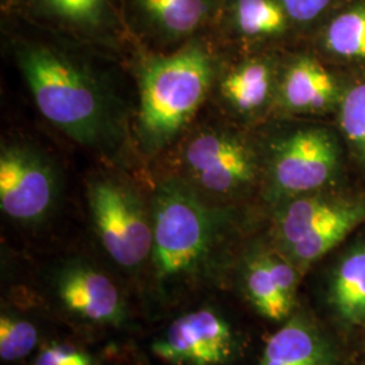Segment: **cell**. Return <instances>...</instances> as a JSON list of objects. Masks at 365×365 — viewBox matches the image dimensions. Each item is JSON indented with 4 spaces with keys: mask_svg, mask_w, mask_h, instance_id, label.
<instances>
[{
    "mask_svg": "<svg viewBox=\"0 0 365 365\" xmlns=\"http://www.w3.org/2000/svg\"><path fill=\"white\" fill-rule=\"evenodd\" d=\"M153 249L141 297L155 317L180 312L233 272V210L212 205L176 175L150 191Z\"/></svg>",
    "mask_w": 365,
    "mask_h": 365,
    "instance_id": "obj_1",
    "label": "cell"
},
{
    "mask_svg": "<svg viewBox=\"0 0 365 365\" xmlns=\"http://www.w3.org/2000/svg\"><path fill=\"white\" fill-rule=\"evenodd\" d=\"M14 56L42 117L80 146L117 153L126 137L125 115L98 69L78 54L42 42H19Z\"/></svg>",
    "mask_w": 365,
    "mask_h": 365,
    "instance_id": "obj_2",
    "label": "cell"
},
{
    "mask_svg": "<svg viewBox=\"0 0 365 365\" xmlns=\"http://www.w3.org/2000/svg\"><path fill=\"white\" fill-rule=\"evenodd\" d=\"M220 61L205 42L145 57L138 68L134 133L140 149L156 156L179 143L214 92Z\"/></svg>",
    "mask_w": 365,
    "mask_h": 365,
    "instance_id": "obj_3",
    "label": "cell"
},
{
    "mask_svg": "<svg viewBox=\"0 0 365 365\" xmlns=\"http://www.w3.org/2000/svg\"><path fill=\"white\" fill-rule=\"evenodd\" d=\"M33 289L45 315L80 339L126 331L134 322L130 287L115 271L84 255L54 261Z\"/></svg>",
    "mask_w": 365,
    "mask_h": 365,
    "instance_id": "obj_4",
    "label": "cell"
},
{
    "mask_svg": "<svg viewBox=\"0 0 365 365\" xmlns=\"http://www.w3.org/2000/svg\"><path fill=\"white\" fill-rule=\"evenodd\" d=\"M86 199L93 235L106 259L141 295L153 249L150 196L114 173H96L87 180Z\"/></svg>",
    "mask_w": 365,
    "mask_h": 365,
    "instance_id": "obj_5",
    "label": "cell"
},
{
    "mask_svg": "<svg viewBox=\"0 0 365 365\" xmlns=\"http://www.w3.org/2000/svg\"><path fill=\"white\" fill-rule=\"evenodd\" d=\"M173 173L212 205L230 206L255 184L257 157L237 131L218 123H202L187 131L178 148Z\"/></svg>",
    "mask_w": 365,
    "mask_h": 365,
    "instance_id": "obj_6",
    "label": "cell"
},
{
    "mask_svg": "<svg viewBox=\"0 0 365 365\" xmlns=\"http://www.w3.org/2000/svg\"><path fill=\"white\" fill-rule=\"evenodd\" d=\"M60 194V170L52 157L24 140L1 143L0 209L9 221L37 230L51 221Z\"/></svg>",
    "mask_w": 365,
    "mask_h": 365,
    "instance_id": "obj_7",
    "label": "cell"
},
{
    "mask_svg": "<svg viewBox=\"0 0 365 365\" xmlns=\"http://www.w3.org/2000/svg\"><path fill=\"white\" fill-rule=\"evenodd\" d=\"M241 336L220 306L194 303L176 314L149 344V352L165 365H235Z\"/></svg>",
    "mask_w": 365,
    "mask_h": 365,
    "instance_id": "obj_8",
    "label": "cell"
},
{
    "mask_svg": "<svg viewBox=\"0 0 365 365\" xmlns=\"http://www.w3.org/2000/svg\"><path fill=\"white\" fill-rule=\"evenodd\" d=\"M339 149L324 129H299L274 141L265 196L274 207L289 199L314 194L331 182Z\"/></svg>",
    "mask_w": 365,
    "mask_h": 365,
    "instance_id": "obj_9",
    "label": "cell"
},
{
    "mask_svg": "<svg viewBox=\"0 0 365 365\" xmlns=\"http://www.w3.org/2000/svg\"><path fill=\"white\" fill-rule=\"evenodd\" d=\"M232 274L244 299L262 318L284 322L295 313L302 271L274 242L249 245L237 256Z\"/></svg>",
    "mask_w": 365,
    "mask_h": 365,
    "instance_id": "obj_10",
    "label": "cell"
},
{
    "mask_svg": "<svg viewBox=\"0 0 365 365\" xmlns=\"http://www.w3.org/2000/svg\"><path fill=\"white\" fill-rule=\"evenodd\" d=\"M359 202L360 199H337L315 192L289 199L276 207L272 242L286 253L297 244L339 220Z\"/></svg>",
    "mask_w": 365,
    "mask_h": 365,
    "instance_id": "obj_11",
    "label": "cell"
},
{
    "mask_svg": "<svg viewBox=\"0 0 365 365\" xmlns=\"http://www.w3.org/2000/svg\"><path fill=\"white\" fill-rule=\"evenodd\" d=\"M336 352L313 319L295 312L268 339L257 365H334Z\"/></svg>",
    "mask_w": 365,
    "mask_h": 365,
    "instance_id": "obj_12",
    "label": "cell"
},
{
    "mask_svg": "<svg viewBox=\"0 0 365 365\" xmlns=\"http://www.w3.org/2000/svg\"><path fill=\"white\" fill-rule=\"evenodd\" d=\"M274 68L265 58H249L220 69L214 92L222 107L237 117H255L274 92Z\"/></svg>",
    "mask_w": 365,
    "mask_h": 365,
    "instance_id": "obj_13",
    "label": "cell"
},
{
    "mask_svg": "<svg viewBox=\"0 0 365 365\" xmlns=\"http://www.w3.org/2000/svg\"><path fill=\"white\" fill-rule=\"evenodd\" d=\"M46 317L34 300L9 294L0 309V359L13 364L33 357L48 339L41 318ZM48 318V317H46Z\"/></svg>",
    "mask_w": 365,
    "mask_h": 365,
    "instance_id": "obj_14",
    "label": "cell"
},
{
    "mask_svg": "<svg viewBox=\"0 0 365 365\" xmlns=\"http://www.w3.org/2000/svg\"><path fill=\"white\" fill-rule=\"evenodd\" d=\"M336 92V81L327 69L312 57L302 56L284 69L279 84V101L291 113H315L329 107Z\"/></svg>",
    "mask_w": 365,
    "mask_h": 365,
    "instance_id": "obj_15",
    "label": "cell"
},
{
    "mask_svg": "<svg viewBox=\"0 0 365 365\" xmlns=\"http://www.w3.org/2000/svg\"><path fill=\"white\" fill-rule=\"evenodd\" d=\"M329 302L345 324H365V244L339 261L329 288Z\"/></svg>",
    "mask_w": 365,
    "mask_h": 365,
    "instance_id": "obj_16",
    "label": "cell"
},
{
    "mask_svg": "<svg viewBox=\"0 0 365 365\" xmlns=\"http://www.w3.org/2000/svg\"><path fill=\"white\" fill-rule=\"evenodd\" d=\"M141 11L165 38L192 36L207 21L211 0H137Z\"/></svg>",
    "mask_w": 365,
    "mask_h": 365,
    "instance_id": "obj_17",
    "label": "cell"
},
{
    "mask_svg": "<svg viewBox=\"0 0 365 365\" xmlns=\"http://www.w3.org/2000/svg\"><path fill=\"white\" fill-rule=\"evenodd\" d=\"M283 4L279 0H235L232 21L245 38H268L282 34L287 27Z\"/></svg>",
    "mask_w": 365,
    "mask_h": 365,
    "instance_id": "obj_18",
    "label": "cell"
},
{
    "mask_svg": "<svg viewBox=\"0 0 365 365\" xmlns=\"http://www.w3.org/2000/svg\"><path fill=\"white\" fill-rule=\"evenodd\" d=\"M39 9L64 26L93 34L107 22L108 0H39Z\"/></svg>",
    "mask_w": 365,
    "mask_h": 365,
    "instance_id": "obj_19",
    "label": "cell"
},
{
    "mask_svg": "<svg viewBox=\"0 0 365 365\" xmlns=\"http://www.w3.org/2000/svg\"><path fill=\"white\" fill-rule=\"evenodd\" d=\"M329 52L365 60V6H356L337 15L327 29Z\"/></svg>",
    "mask_w": 365,
    "mask_h": 365,
    "instance_id": "obj_20",
    "label": "cell"
},
{
    "mask_svg": "<svg viewBox=\"0 0 365 365\" xmlns=\"http://www.w3.org/2000/svg\"><path fill=\"white\" fill-rule=\"evenodd\" d=\"M30 365H105V357L78 336L73 339H46Z\"/></svg>",
    "mask_w": 365,
    "mask_h": 365,
    "instance_id": "obj_21",
    "label": "cell"
},
{
    "mask_svg": "<svg viewBox=\"0 0 365 365\" xmlns=\"http://www.w3.org/2000/svg\"><path fill=\"white\" fill-rule=\"evenodd\" d=\"M339 125L348 141L365 158V83L354 86L344 96Z\"/></svg>",
    "mask_w": 365,
    "mask_h": 365,
    "instance_id": "obj_22",
    "label": "cell"
},
{
    "mask_svg": "<svg viewBox=\"0 0 365 365\" xmlns=\"http://www.w3.org/2000/svg\"><path fill=\"white\" fill-rule=\"evenodd\" d=\"M289 19L295 22H310L315 19L318 15L325 11L329 3L331 0H279Z\"/></svg>",
    "mask_w": 365,
    "mask_h": 365,
    "instance_id": "obj_23",
    "label": "cell"
}]
</instances>
